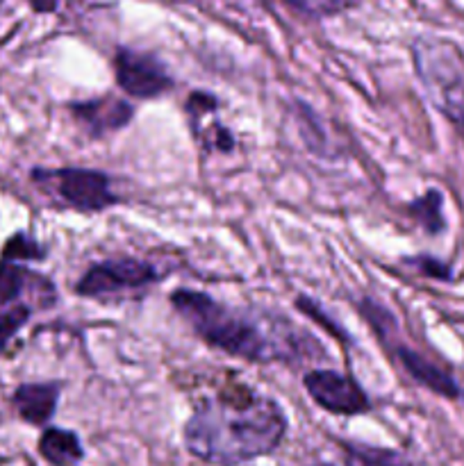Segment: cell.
Instances as JSON below:
<instances>
[{
  "label": "cell",
  "mask_w": 464,
  "mask_h": 466,
  "mask_svg": "<svg viewBox=\"0 0 464 466\" xmlns=\"http://www.w3.org/2000/svg\"><path fill=\"white\" fill-rule=\"evenodd\" d=\"M396 355H398V362L403 364L405 371L412 376V380H417L419 385H423L426 390L435 391V394L444 396V399H459V396H462V390H459L458 382L450 378V373H446L444 369H439L437 364L428 362L423 355L414 353V350L409 349H403V346L396 350Z\"/></svg>",
  "instance_id": "obj_9"
},
{
  "label": "cell",
  "mask_w": 464,
  "mask_h": 466,
  "mask_svg": "<svg viewBox=\"0 0 464 466\" xmlns=\"http://www.w3.org/2000/svg\"><path fill=\"white\" fill-rule=\"evenodd\" d=\"M39 453L53 466H73L85 458V449L76 432L62 428H48L41 435Z\"/></svg>",
  "instance_id": "obj_10"
},
{
  "label": "cell",
  "mask_w": 464,
  "mask_h": 466,
  "mask_svg": "<svg viewBox=\"0 0 464 466\" xmlns=\"http://www.w3.org/2000/svg\"><path fill=\"white\" fill-rule=\"evenodd\" d=\"M116 82L126 94L135 98L150 100L166 94L173 86L171 76L162 66L157 57L146 53H136L132 48H121L114 59Z\"/></svg>",
  "instance_id": "obj_6"
},
{
  "label": "cell",
  "mask_w": 464,
  "mask_h": 466,
  "mask_svg": "<svg viewBox=\"0 0 464 466\" xmlns=\"http://www.w3.org/2000/svg\"><path fill=\"white\" fill-rule=\"evenodd\" d=\"M409 264H412V267H417L423 276L437 278V280H450V268L446 267L444 262H439V259L423 255V258L409 259Z\"/></svg>",
  "instance_id": "obj_19"
},
{
  "label": "cell",
  "mask_w": 464,
  "mask_h": 466,
  "mask_svg": "<svg viewBox=\"0 0 464 466\" xmlns=\"http://www.w3.org/2000/svg\"><path fill=\"white\" fill-rule=\"evenodd\" d=\"M32 180L53 189L64 205L85 214L103 212L121 200L112 191L109 176L91 168H36L32 171Z\"/></svg>",
  "instance_id": "obj_3"
},
{
  "label": "cell",
  "mask_w": 464,
  "mask_h": 466,
  "mask_svg": "<svg viewBox=\"0 0 464 466\" xmlns=\"http://www.w3.org/2000/svg\"><path fill=\"white\" fill-rule=\"evenodd\" d=\"M303 385L308 394L312 396L314 403L326 410V412L355 417V414L368 412V408H371L368 396L364 394L362 387L353 378L344 376L339 371L314 369V371L305 373Z\"/></svg>",
  "instance_id": "obj_5"
},
{
  "label": "cell",
  "mask_w": 464,
  "mask_h": 466,
  "mask_svg": "<svg viewBox=\"0 0 464 466\" xmlns=\"http://www.w3.org/2000/svg\"><path fill=\"white\" fill-rule=\"evenodd\" d=\"M25 289V271L16 262H0V305H9Z\"/></svg>",
  "instance_id": "obj_13"
},
{
  "label": "cell",
  "mask_w": 464,
  "mask_h": 466,
  "mask_svg": "<svg viewBox=\"0 0 464 466\" xmlns=\"http://www.w3.org/2000/svg\"><path fill=\"white\" fill-rule=\"evenodd\" d=\"M59 400L57 382H30L21 385L12 396V403L23 421L32 426H44L53 419Z\"/></svg>",
  "instance_id": "obj_8"
},
{
  "label": "cell",
  "mask_w": 464,
  "mask_h": 466,
  "mask_svg": "<svg viewBox=\"0 0 464 466\" xmlns=\"http://www.w3.org/2000/svg\"><path fill=\"white\" fill-rule=\"evenodd\" d=\"M44 258V250L36 244L32 237H27L25 232H18L12 239L5 244L3 259H9V262H18V259H39Z\"/></svg>",
  "instance_id": "obj_14"
},
{
  "label": "cell",
  "mask_w": 464,
  "mask_h": 466,
  "mask_svg": "<svg viewBox=\"0 0 464 466\" xmlns=\"http://www.w3.org/2000/svg\"><path fill=\"white\" fill-rule=\"evenodd\" d=\"M159 278L153 264L141 262L135 258L105 259L94 264L85 276L77 280L76 291L86 299H100V296L121 294L127 289H141L153 285Z\"/></svg>",
  "instance_id": "obj_4"
},
{
  "label": "cell",
  "mask_w": 464,
  "mask_h": 466,
  "mask_svg": "<svg viewBox=\"0 0 464 466\" xmlns=\"http://www.w3.org/2000/svg\"><path fill=\"white\" fill-rule=\"evenodd\" d=\"M296 305H298L300 312L308 314V317H312L314 321H318V326H326V330L330 332V335H335L337 339H348V335H346L344 328L335 326V321H332L326 312H321V308H318L312 299H308V296H300V299L296 300Z\"/></svg>",
  "instance_id": "obj_17"
},
{
  "label": "cell",
  "mask_w": 464,
  "mask_h": 466,
  "mask_svg": "<svg viewBox=\"0 0 464 466\" xmlns=\"http://www.w3.org/2000/svg\"><path fill=\"white\" fill-rule=\"evenodd\" d=\"M171 303L200 339L235 358L250 362H289L308 358L309 350L321 355V349L308 332L296 330L291 321L271 312L227 308L203 291L189 289L173 291Z\"/></svg>",
  "instance_id": "obj_2"
},
{
  "label": "cell",
  "mask_w": 464,
  "mask_h": 466,
  "mask_svg": "<svg viewBox=\"0 0 464 466\" xmlns=\"http://www.w3.org/2000/svg\"><path fill=\"white\" fill-rule=\"evenodd\" d=\"M287 432L276 400L248 390H232L203 400L185 426V446L212 464H241L273 453Z\"/></svg>",
  "instance_id": "obj_1"
},
{
  "label": "cell",
  "mask_w": 464,
  "mask_h": 466,
  "mask_svg": "<svg viewBox=\"0 0 464 466\" xmlns=\"http://www.w3.org/2000/svg\"><path fill=\"white\" fill-rule=\"evenodd\" d=\"M346 466H412L408 458L389 449L346 444Z\"/></svg>",
  "instance_id": "obj_11"
},
{
  "label": "cell",
  "mask_w": 464,
  "mask_h": 466,
  "mask_svg": "<svg viewBox=\"0 0 464 466\" xmlns=\"http://www.w3.org/2000/svg\"><path fill=\"white\" fill-rule=\"evenodd\" d=\"M289 3L291 7L300 9V12H308V14H332V12H339V9L348 7L353 0H285Z\"/></svg>",
  "instance_id": "obj_18"
},
{
  "label": "cell",
  "mask_w": 464,
  "mask_h": 466,
  "mask_svg": "<svg viewBox=\"0 0 464 466\" xmlns=\"http://www.w3.org/2000/svg\"><path fill=\"white\" fill-rule=\"evenodd\" d=\"M32 5L35 12H55L59 5V0H27Z\"/></svg>",
  "instance_id": "obj_20"
},
{
  "label": "cell",
  "mask_w": 464,
  "mask_h": 466,
  "mask_svg": "<svg viewBox=\"0 0 464 466\" xmlns=\"http://www.w3.org/2000/svg\"><path fill=\"white\" fill-rule=\"evenodd\" d=\"M71 112L77 121L85 126V130L91 137H103L107 132L121 130L123 126H127L135 114L130 103L126 100L112 98V96H105V98H94L85 100V103H73Z\"/></svg>",
  "instance_id": "obj_7"
},
{
  "label": "cell",
  "mask_w": 464,
  "mask_h": 466,
  "mask_svg": "<svg viewBox=\"0 0 464 466\" xmlns=\"http://www.w3.org/2000/svg\"><path fill=\"white\" fill-rule=\"evenodd\" d=\"M317 466H330V464H317Z\"/></svg>",
  "instance_id": "obj_21"
},
{
  "label": "cell",
  "mask_w": 464,
  "mask_h": 466,
  "mask_svg": "<svg viewBox=\"0 0 464 466\" xmlns=\"http://www.w3.org/2000/svg\"><path fill=\"white\" fill-rule=\"evenodd\" d=\"M27 319H30V308H25V305H16V308L0 312V353L9 344V339L25 326Z\"/></svg>",
  "instance_id": "obj_15"
},
{
  "label": "cell",
  "mask_w": 464,
  "mask_h": 466,
  "mask_svg": "<svg viewBox=\"0 0 464 466\" xmlns=\"http://www.w3.org/2000/svg\"><path fill=\"white\" fill-rule=\"evenodd\" d=\"M441 109L453 118V123L458 126V130L462 132L464 137V86L455 85L450 89H446L441 94Z\"/></svg>",
  "instance_id": "obj_16"
},
{
  "label": "cell",
  "mask_w": 464,
  "mask_h": 466,
  "mask_svg": "<svg viewBox=\"0 0 464 466\" xmlns=\"http://www.w3.org/2000/svg\"><path fill=\"white\" fill-rule=\"evenodd\" d=\"M441 205H444V198H441V194L437 189L426 191L421 198H417L412 205H409L412 217L421 223V228L428 232V235H439V232L446 228L444 214H441Z\"/></svg>",
  "instance_id": "obj_12"
}]
</instances>
